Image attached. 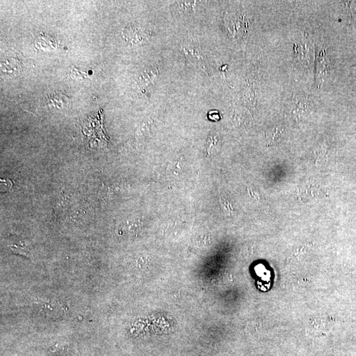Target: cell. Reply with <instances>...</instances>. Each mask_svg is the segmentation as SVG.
<instances>
[{
	"instance_id": "3",
	"label": "cell",
	"mask_w": 356,
	"mask_h": 356,
	"mask_svg": "<svg viewBox=\"0 0 356 356\" xmlns=\"http://www.w3.org/2000/svg\"><path fill=\"white\" fill-rule=\"evenodd\" d=\"M124 35V37L127 39L126 41L132 44H136L137 42H141L147 39L150 33L147 32L145 28H142L141 26L132 24L126 28Z\"/></svg>"
},
{
	"instance_id": "1",
	"label": "cell",
	"mask_w": 356,
	"mask_h": 356,
	"mask_svg": "<svg viewBox=\"0 0 356 356\" xmlns=\"http://www.w3.org/2000/svg\"><path fill=\"white\" fill-rule=\"evenodd\" d=\"M182 50L191 63L202 69L206 74H209L206 57L199 44L193 41H185L182 44Z\"/></svg>"
},
{
	"instance_id": "8",
	"label": "cell",
	"mask_w": 356,
	"mask_h": 356,
	"mask_svg": "<svg viewBox=\"0 0 356 356\" xmlns=\"http://www.w3.org/2000/svg\"><path fill=\"white\" fill-rule=\"evenodd\" d=\"M298 55L299 60L303 62V64H306L310 63V56L313 55L312 49L309 43H302L298 44Z\"/></svg>"
},
{
	"instance_id": "7",
	"label": "cell",
	"mask_w": 356,
	"mask_h": 356,
	"mask_svg": "<svg viewBox=\"0 0 356 356\" xmlns=\"http://www.w3.org/2000/svg\"><path fill=\"white\" fill-rule=\"evenodd\" d=\"M159 75V71L157 68H149L145 71H142L141 74L138 78V83L141 86H147L152 84L157 79Z\"/></svg>"
},
{
	"instance_id": "6",
	"label": "cell",
	"mask_w": 356,
	"mask_h": 356,
	"mask_svg": "<svg viewBox=\"0 0 356 356\" xmlns=\"http://www.w3.org/2000/svg\"><path fill=\"white\" fill-rule=\"evenodd\" d=\"M48 104L51 108L63 110L68 108L70 101L66 96L62 93H54L50 94L48 97Z\"/></svg>"
},
{
	"instance_id": "9",
	"label": "cell",
	"mask_w": 356,
	"mask_h": 356,
	"mask_svg": "<svg viewBox=\"0 0 356 356\" xmlns=\"http://www.w3.org/2000/svg\"><path fill=\"white\" fill-rule=\"evenodd\" d=\"M282 135V131L279 128H273V130L271 131V135L269 137V139H270V142H272L273 144H275V142H278L279 140L280 139Z\"/></svg>"
},
{
	"instance_id": "4",
	"label": "cell",
	"mask_w": 356,
	"mask_h": 356,
	"mask_svg": "<svg viewBox=\"0 0 356 356\" xmlns=\"http://www.w3.org/2000/svg\"><path fill=\"white\" fill-rule=\"evenodd\" d=\"M228 19L227 24H228V30L233 37H240L246 33L247 23L243 17L237 14H230Z\"/></svg>"
},
{
	"instance_id": "5",
	"label": "cell",
	"mask_w": 356,
	"mask_h": 356,
	"mask_svg": "<svg viewBox=\"0 0 356 356\" xmlns=\"http://www.w3.org/2000/svg\"><path fill=\"white\" fill-rule=\"evenodd\" d=\"M293 112L298 115L304 114L309 110L311 101L306 95L296 94L293 96L292 102Z\"/></svg>"
},
{
	"instance_id": "2",
	"label": "cell",
	"mask_w": 356,
	"mask_h": 356,
	"mask_svg": "<svg viewBox=\"0 0 356 356\" xmlns=\"http://www.w3.org/2000/svg\"><path fill=\"white\" fill-rule=\"evenodd\" d=\"M317 68H316V81L317 86H321L327 80L330 71V60H329L325 49L321 48L318 52L317 57Z\"/></svg>"
}]
</instances>
